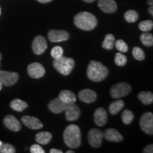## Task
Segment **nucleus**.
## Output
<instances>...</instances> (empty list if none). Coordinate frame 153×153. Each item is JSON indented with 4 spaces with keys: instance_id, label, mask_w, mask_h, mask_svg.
Returning <instances> with one entry per match:
<instances>
[{
    "instance_id": "nucleus-1",
    "label": "nucleus",
    "mask_w": 153,
    "mask_h": 153,
    "mask_svg": "<svg viewBox=\"0 0 153 153\" xmlns=\"http://www.w3.org/2000/svg\"><path fill=\"white\" fill-rule=\"evenodd\" d=\"M87 74L91 81L99 82L104 80L108 74V70L102 63L98 61L92 60L87 67Z\"/></svg>"
},
{
    "instance_id": "nucleus-2",
    "label": "nucleus",
    "mask_w": 153,
    "mask_h": 153,
    "mask_svg": "<svg viewBox=\"0 0 153 153\" xmlns=\"http://www.w3.org/2000/svg\"><path fill=\"white\" fill-rule=\"evenodd\" d=\"M63 139L67 146L70 148H77L81 145V131L77 126L71 124L68 126L63 133Z\"/></svg>"
},
{
    "instance_id": "nucleus-3",
    "label": "nucleus",
    "mask_w": 153,
    "mask_h": 153,
    "mask_svg": "<svg viewBox=\"0 0 153 153\" xmlns=\"http://www.w3.org/2000/svg\"><path fill=\"white\" fill-rule=\"evenodd\" d=\"M74 24L77 28L89 31L94 29L97 26V19L94 15L87 11H83L74 16Z\"/></svg>"
},
{
    "instance_id": "nucleus-4",
    "label": "nucleus",
    "mask_w": 153,
    "mask_h": 153,
    "mask_svg": "<svg viewBox=\"0 0 153 153\" xmlns=\"http://www.w3.org/2000/svg\"><path fill=\"white\" fill-rule=\"evenodd\" d=\"M75 62L74 59L62 56L58 59H55L53 66L57 72L64 76L69 75L74 69Z\"/></svg>"
},
{
    "instance_id": "nucleus-5",
    "label": "nucleus",
    "mask_w": 153,
    "mask_h": 153,
    "mask_svg": "<svg viewBox=\"0 0 153 153\" xmlns=\"http://www.w3.org/2000/svg\"><path fill=\"white\" fill-rule=\"evenodd\" d=\"M132 90L131 85L126 82H120L114 85L110 90L111 95L114 99H120L128 95Z\"/></svg>"
},
{
    "instance_id": "nucleus-6",
    "label": "nucleus",
    "mask_w": 153,
    "mask_h": 153,
    "mask_svg": "<svg viewBox=\"0 0 153 153\" xmlns=\"http://www.w3.org/2000/svg\"><path fill=\"white\" fill-rule=\"evenodd\" d=\"M88 142L93 148H99L102 144L104 139V133L97 128H92L89 131L87 135Z\"/></svg>"
},
{
    "instance_id": "nucleus-7",
    "label": "nucleus",
    "mask_w": 153,
    "mask_h": 153,
    "mask_svg": "<svg viewBox=\"0 0 153 153\" xmlns=\"http://www.w3.org/2000/svg\"><path fill=\"white\" fill-rule=\"evenodd\" d=\"M141 128L148 135L153 134V114L150 112H146L141 116L140 120Z\"/></svg>"
},
{
    "instance_id": "nucleus-8",
    "label": "nucleus",
    "mask_w": 153,
    "mask_h": 153,
    "mask_svg": "<svg viewBox=\"0 0 153 153\" xmlns=\"http://www.w3.org/2000/svg\"><path fill=\"white\" fill-rule=\"evenodd\" d=\"M19 75L14 72H8L0 70V82L3 85L10 87L15 85L18 82Z\"/></svg>"
},
{
    "instance_id": "nucleus-9",
    "label": "nucleus",
    "mask_w": 153,
    "mask_h": 153,
    "mask_svg": "<svg viewBox=\"0 0 153 153\" xmlns=\"http://www.w3.org/2000/svg\"><path fill=\"white\" fill-rule=\"evenodd\" d=\"M48 37L50 41L53 43L66 41L70 38V34L66 30H51L48 33Z\"/></svg>"
},
{
    "instance_id": "nucleus-10",
    "label": "nucleus",
    "mask_w": 153,
    "mask_h": 153,
    "mask_svg": "<svg viewBox=\"0 0 153 153\" xmlns=\"http://www.w3.org/2000/svg\"><path fill=\"white\" fill-rule=\"evenodd\" d=\"M47 46V41L43 36H38L34 38L33 44H32V48L36 55L43 54L46 51Z\"/></svg>"
},
{
    "instance_id": "nucleus-11",
    "label": "nucleus",
    "mask_w": 153,
    "mask_h": 153,
    "mask_svg": "<svg viewBox=\"0 0 153 153\" xmlns=\"http://www.w3.org/2000/svg\"><path fill=\"white\" fill-rule=\"evenodd\" d=\"M45 72V68L41 63L33 62L28 66V73L32 78L39 79L43 77Z\"/></svg>"
},
{
    "instance_id": "nucleus-12",
    "label": "nucleus",
    "mask_w": 153,
    "mask_h": 153,
    "mask_svg": "<svg viewBox=\"0 0 153 153\" xmlns=\"http://www.w3.org/2000/svg\"><path fill=\"white\" fill-rule=\"evenodd\" d=\"M65 112L66 119L69 121H74L76 120L80 116V109L76 105L74 104H68L64 111Z\"/></svg>"
},
{
    "instance_id": "nucleus-13",
    "label": "nucleus",
    "mask_w": 153,
    "mask_h": 153,
    "mask_svg": "<svg viewBox=\"0 0 153 153\" xmlns=\"http://www.w3.org/2000/svg\"><path fill=\"white\" fill-rule=\"evenodd\" d=\"M23 123L28 128L33 130L41 129L43 127V124L38 118L30 116H24L22 118Z\"/></svg>"
},
{
    "instance_id": "nucleus-14",
    "label": "nucleus",
    "mask_w": 153,
    "mask_h": 153,
    "mask_svg": "<svg viewBox=\"0 0 153 153\" xmlns=\"http://www.w3.org/2000/svg\"><path fill=\"white\" fill-rule=\"evenodd\" d=\"M4 124L7 128L14 132H18L22 129L20 122L12 115H9V116H6L4 119Z\"/></svg>"
},
{
    "instance_id": "nucleus-15",
    "label": "nucleus",
    "mask_w": 153,
    "mask_h": 153,
    "mask_svg": "<svg viewBox=\"0 0 153 153\" xmlns=\"http://www.w3.org/2000/svg\"><path fill=\"white\" fill-rule=\"evenodd\" d=\"M98 6L107 14H112L117 10V4L114 0H99Z\"/></svg>"
},
{
    "instance_id": "nucleus-16",
    "label": "nucleus",
    "mask_w": 153,
    "mask_h": 153,
    "mask_svg": "<svg viewBox=\"0 0 153 153\" xmlns=\"http://www.w3.org/2000/svg\"><path fill=\"white\" fill-rule=\"evenodd\" d=\"M78 97L80 100L83 102L87 103V104H91V103L94 102L97 98V93L89 89H83V90L80 91Z\"/></svg>"
},
{
    "instance_id": "nucleus-17",
    "label": "nucleus",
    "mask_w": 153,
    "mask_h": 153,
    "mask_svg": "<svg viewBox=\"0 0 153 153\" xmlns=\"http://www.w3.org/2000/svg\"><path fill=\"white\" fill-rule=\"evenodd\" d=\"M66 106L67 104L62 102L58 97V98H56L51 101L48 105V107L49 110L51 112L53 113V114H57L64 111L65 109Z\"/></svg>"
},
{
    "instance_id": "nucleus-18",
    "label": "nucleus",
    "mask_w": 153,
    "mask_h": 153,
    "mask_svg": "<svg viewBox=\"0 0 153 153\" xmlns=\"http://www.w3.org/2000/svg\"><path fill=\"white\" fill-rule=\"evenodd\" d=\"M94 119L95 123L98 126H104L106 125L108 120V116L106 110L103 108H97L94 114Z\"/></svg>"
},
{
    "instance_id": "nucleus-19",
    "label": "nucleus",
    "mask_w": 153,
    "mask_h": 153,
    "mask_svg": "<svg viewBox=\"0 0 153 153\" xmlns=\"http://www.w3.org/2000/svg\"><path fill=\"white\" fill-rule=\"evenodd\" d=\"M104 137H105L106 140L115 143L120 142L123 139V136H122L121 134L119 132L113 128L107 130L105 132V133H104Z\"/></svg>"
},
{
    "instance_id": "nucleus-20",
    "label": "nucleus",
    "mask_w": 153,
    "mask_h": 153,
    "mask_svg": "<svg viewBox=\"0 0 153 153\" xmlns=\"http://www.w3.org/2000/svg\"><path fill=\"white\" fill-rule=\"evenodd\" d=\"M59 98L65 104H74L76 101V96L71 91L62 90L59 93Z\"/></svg>"
},
{
    "instance_id": "nucleus-21",
    "label": "nucleus",
    "mask_w": 153,
    "mask_h": 153,
    "mask_svg": "<svg viewBox=\"0 0 153 153\" xmlns=\"http://www.w3.org/2000/svg\"><path fill=\"white\" fill-rule=\"evenodd\" d=\"M53 135L49 132H40L36 134V140L38 144L47 145L52 140Z\"/></svg>"
},
{
    "instance_id": "nucleus-22",
    "label": "nucleus",
    "mask_w": 153,
    "mask_h": 153,
    "mask_svg": "<svg viewBox=\"0 0 153 153\" xmlns=\"http://www.w3.org/2000/svg\"><path fill=\"white\" fill-rule=\"evenodd\" d=\"M11 108L16 111H23L28 107V104L26 101L21 100L19 99H14L10 104Z\"/></svg>"
},
{
    "instance_id": "nucleus-23",
    "label": "nucleus",
    "mask_w": 153,
    "mask_h": 153,
    "mask_svg": "<svg viewBox=\"0 0 153 153\" xmlns=\"http://www.w3.org/2000/svg\"><path fill=\"white\" fill-rule=\"evenodd\" d=\"M137 98L145 105H150L153 102V94L150 91H141L137 95Z\"/></svg>"
},
{
    "instance_id": "nucleus-24",
    "label": "nucleus",
    "mask_w": 153,
    "mask_h": 153,
    "mask_svg": "<svg viewBox=\"0 0 153 153\" xmlns=\"http://www.w3.org/2000/svg\"><path fill=\"white\" fill-rule=\"evenodd\" d=\"M124 102L122 100H116L111 103L109 106V112L112 115H116L123 109Z\"/></svg>"
},
{
    "instance_id": "nucleus-25",
    "label": "nucleus",
    "mask_w": 153,
    "mask_h": 153,
    "mask_svg": "<svg viewBox=\"0 0 153 153\" xmlns=\"http://www.w3.org/2000/svg\"><path fill=\"white\" fill-rule=\"evenodd\" d=\"M115 37L114 35L112 34H107L105 36L104 41L102 43V47L104 48V49L108 50V51H111L114 48V44H115Z\"/></svg>"
},
{
    "instance_id": "nucleus-26",
    "label": "nucleus",
    "mask_w": 153,
    "mask_h": 153,
    "mask_svg": "<svg viewBox=\"0 0 153 153\" xmlns=\"http://www.w3.org/2000/svg\"><path fill=\"white\" fill-rule=\"evenodd\" d=\"M140 41L145 46L147 47H151L153 45V36L152 34L146 33H144L141 34L140 36Z\"/></svg>"
},
{
    "instance_id": "nucleus-27",
    "label": "nucleus",
    "mask_w": 153,
    "mask_h": 153,
    "mask_svg": "<svg viewBox=\"0 0 153 153\" xmlns=\"http://www.w3.org/2000/svg\"><path fill=\"white\" fill-rule=\"evenodd\" d=\"M121 119L126 125L131 124L134 119V114L131 110L126 109L123 111L121 115Z\"/></svg>"
},
{
    "instance_id": "nucleus-28",
    "label": "nucleus",
    "mask_w": 153,
    "mask_h": 153,
    "mask_svg": "<svg viewBox=\"0 0 153 153\" xmlns=\"http://www.w3.org/2000/svg\"><path fill=\"white\" fill-rule=\"evenodd\" d=\"M124 18L126 22L129 23L135 22L138 19V14L137 13V11L134 10H128L124 14Z\"/></svg>"
},
{
    "instance_id": "nucleus-29",
    "label": "nucleus",
    "mask_w": 153,
    "mask_h": 153,
    "mask_svg": "<svg viewBox=\"0 0 153 153\" xmlns=\"http://www.w3.org/2000/svg\"><path fill=\"white\" fill-rule=\"evenodd\" d=\"M133 55L134 58L137 60L142 61L145 60V55L144 51H143V49H141L139 47H135L133 49Z\"/></svg>"
},
{
    "instance_id": "nucleus-30",
    "label": "nucleus",
    "mask_w": 153,
    "mask_h": 153,
    "mask_svg": "<svg viewBox=\"0 0 153 153\" xmlns=\"http://www.w3.org/2000/svg\"><path fill=\"white\" fill-rule=\"evenodd\" d=\"M115 63L118 66H124L127 63V57L122 53H116L115 55Z\"/></svg>"
},
{
    "instance_id": "nucleus-31",
    "label": "nucleus",
    "mask_w": 153,
    "mask_h": 153,
    "mask_svg": "<svg viewBox=\"0 0 153 153\" xmlns=\"http://www.w3.org/2000/svg\"><path fill=\"white\" fill-rule=\"evenodd\" d=\"M114 45L116 49L122 53L128 52V46L126 42L123 41V40H118V41H115Z\"/></svg>"
},
{
    "instance_id": "nucleus-32",
    "label": "nucleus",
    "mask_w": 153,
    "mask_h": 153,
    "mask_svg": "<svg viewBox=\"0 0 153 153\" xmlns=\"http://www.w3.org/2000/svg\"><path fill=\"white\" fill-rule=\"evenodd\" d=\"M138 26L140 29L142 30V31H150L153 28V22L151 20H146L140 23Z\"/></svg>"
},
{
    "instance_id": "nucleus-33",
    "label": "nucleus",
    "mask_w": 153,
    "mask_h": 153,
    "mask_svg": "<svg viewBox=\"0 0 153 153\" xmlns=\"http://www.w3.org/2000/svg\"><path fill=\"white\" fill-rule=\"evenodd\" d=\"M63 49L60 46H55L51 50V56L54 59H58L63 55Z\"/></svg>"
},
{
    "instance_id": "nucleus-34",
    "label": "nucleus",
    "mask_w": 153,
    "mask_h": 153,
    "mask_svg": "<svg viewBox=\"0 0 153 153\" xmlns=\"http://www.w3.org/2000/svg\"><path fill=\"white\" fill-rule=\"evenodd\" d=\"M0 152L1 153H15L16 150H15L14 147L12 145L8 144H2L0 147Z\"/></svg>"
},
{
    "instance_id": "nucleus-35",
    "label": "nucleus",
    "mask_w": 153,
    "mask_h": 153,
    "mask_svg": "<svg viewBox=\"0 0 153 153\" xmlns=\"http://www.w3.org/2000/svg\"><path fill=\"white\" fill-rule=\"evenodd\" d=\"M31 153H45V150L39 145H33L30 148Z\"/></svg>"
},
{
    "instance_id": "nucleus-36",
    "label": "nucleus",
    "mask_w": 153,
    "mask_h": 153,
    "mask_svg": "<svg viewBox=\"0 0 153 153\" xmlns=\"http://www.w3.org/2000/svg\"><path fill=\"white\" fill-rule=\"evenodd\" d=\"M143 152L145 153H152L153 152V145L152 144L147 145L143 150Z\"/></svg>"
},
{
    "instance_id": "nucleus-37",
    "label": "nucleus",
    "mask_w": 153,
    "mask_h": 153,
    "mask_svg": "<svg viewBox=\"0 0 153 153\" xmlns=\"http://www.w3.org/2000/svg\"><path fill=\"white\" fill-rule=\"evenodd\" d=\"M50 152L51 153H62V152L60 150H57V149H51V150H50Z\"/></svg>"
},
{
    "instance_id": "nucleus-38",
    "label": "nucleus",
    "mask_w": 153,
    "mask_h": 153,
    "mask_svg": "<svg viewBox=\"0 0 153 153\" xmlns=\"http://www.w3.org/2000/svg\"><path fill=\"white\" fill-rule=\"evenodd\" d=\"M38 1H39V2L41 3H43V4H45V3H48V2H51V1H53V0H37Z\"/></svg>"
},
{
    "instance_id": "nucleus-39",
    "label": "nucleus",
    "mask_w": 153,
    "mask_h": 153,
    "mask_svg": "<svg viewBox=\"0 0 153 153\" xmlns=\"http://www.w3.org/2000/svg\"><path fill=\"white\" fill-rule=\"evenodd\" d=\"M152 7H150V8H149V9H148V11L150 13V14L152 15V16H153V11H152Z\"/></svg>"
},
{
    "instance_id": "nucleus-40",
    "label": "nucleus",
    "mask_w": 153,
    "mask_h": 153,
    "mask_svg": "<svg viewBox=\"0 0 153 153\" xmlns=\"http://www.w3.org/2000/svg\"><path fill=\"white\" fill-rule=\"evenodd\" d=\"M83 1H85V2H87V3H91L93 2V1H94L95 0H83Z\"/></svg>"
},
{
    "instance_id": "nucleus-41",
    "label": "nucleus",
    "mask_w": 153,
    "mask_h": 153,
    "mask_svg": "<svg viewBox=\"0 0 153 153\" xmlns=\"http://www.w3.org/2000/svg\"><path fill=\"white\" fill-rule=\"evenodd\" d=\"M148 4H149V5H150L151 7H152V5H153L152 0H148Z\"/></svg>"
},
{
    "instance_id": "nucleus-42",
    "label": "nucleus",
    "mask_w": 153,
    "mask_h": 153,
    "mask_svg": "<svg viewBox=\"0 0 153 153\" xmlns=\"http://www.w3.org/2000/svg\"><path fill=\"white\" fill-rule=\"evenodd\" d=\"M74 151H72V150H68V151H67V153H74Z\"/></svg>"
},
{
    "instance_id": "nucleus-43",
    "label": "nucleus",
    "mask_w": 153,
    "mask_h": 153,
    "mask_svg": "<svg viewBox=\"0 0 153 153\" xmlns=\"http://www.w3.org/2000/svg\"><path fill=\"white\" fill-rule=\"evenodd\" d=\"M2 86H3V85H2V84H1V82H0V90H1V89H2Z\"/></svg>"
},
{
    "instance_id": "nucleus-44",
    "label": "nucleus",
    "mask_w": 153,
    "mask_h": 153,
    "mask_svg": "<svg viewBox=\"0 0 153 153\" xmlns=\"http://www.w3.org/2000/svg\"><path fill=\"white\" fill-rule=\"evenodd\" d=\"M1 57H2V56H1V53H0V65H1Z\"/></svg>"
},
{
    "instance_id": "nucleus-45",
    "label": "nucleus",
    "mask_w": 153,
    "mask_h": 153,
    "mask_svg": "<svg viewBox=\"0 0 153 153\" xmlns=\"http://www.w3.org/2000/svg\"><path fill=\"white\" fill-rule=\"evenodd\" d=\"M2 144H3V143L1 142V141H0V147H1V145H2Z\"/></svg>"
},
{
    "instance_id": "nucleus-46",
    "label": "nucleus",
    "mask_w": 153,
    "mask_h": 153,
    "mask_svg": "<svg viewBox=\"0 0 153 153\" xmlns=\"http://www.w3.org/2000/svg\"><path fill=\"white\" fill-rule=\"evenodd\" d=\"M0 15H1V8H0Z\"/></svg>"
}]
</instances>
